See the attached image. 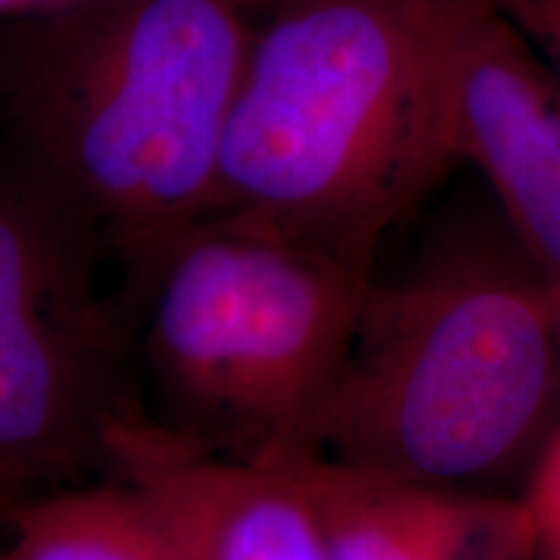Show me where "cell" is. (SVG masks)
<instances>
[{
    "instance_id": "9",
    "label": "cell",
    "mask_w": 560,
    "mask_h": 560,
    "mask_svg": "<svg viewBox=\"0 0 560 560\" xmlns=\"http://www.w3.org/2000/svg\"><path fill=\"white\" fill-rule=\"evenodd\" d=\"M3 524L11 540L0 560H190L151 501L120 478L32 493Z\"/></svg>"
},
{
    "instance_id": "13",
    "label": "cell",
    "mask_w": 560,
    "mask_h": 560,
    "mask_svg": "<svg viewBox=\"0 0 560 560\" xmlns=\"http://www.w3.org/2000/svg\"><path fill=\"white\" fill-rule=\"evenodd\" d=\"M30 3H34V0H0V16H9V13L24 9Z\"/></svg>"
},
{
    "instance_id": "10",
    "label": "cell",
    "mask_w": 560,
    "mask_h": 560,
    "mask_svg": "<svg viewBox=\"0 0 560 560\" xmlns=\"http://www.w3.org/2000/svg\"><path fill=\"white\" fill-rule=\"evenodd\" d=\"M527 39L560 91V0H490Z\"/></svg>"
},
{
    "instance_id": "15",
    "label": "cell",
    "mask_w": 560,
    "mask_h": 560,
    "mask_svg": "<svg viewBox=\"0 0 560 560\" xmlns=\"http://www.w3.org/2000/svg\"><path fill=\"white\" fill-rule=\"evenodd\" d=\"M558 312H560V299H558Z\"/></svg>"
},
{
    "instance_id": "3",
    "label": "cell",
    "mask_w": 560,
    "mask_h": 560,
    "mask_svg": "<svg viewBox=\"0 0 560 560\" xmlns=\"http://www.w3.org/2000/svg\"><path fill=\"white\" fill-rule=\"evenodd\" d=\"M558 400L550 283L511 229H454L371 278L317 439L361 470L482 490L535 452Z\"/></svg>"
},
{
    "instance_id": "6",
    "label": "cell",
    "mask_w": 560,
    "mask_h": 560,
    "mask_svg": "<svg viewBox=\"0 0 560 560\" xmlns=\"http://www.w3.org/2000/svg\"><path fill=\"white\" fill-rule=\"evenodd\" d=\"M446 109L457 161L560 299V91L490 0H444Z\"/></svg>"
},
{
    "instance_id": "12",
    "label": "cell",
    "mask_w": 560,
    "mask_h": 560,
    "mask_svg": "<svg viewBox=\"0 0 560 560\" xmlns=\"http://www.w3.org/2000/svg\"><path fill=\"white\" fill-rule=\"evenodd\" d=\"M39 486L42 482L30 472L16 470V467H0V524L19 501L32 495Z\"/></svg>"
},
{
    "instance_id": "5",
    "label": "cell",
    "mask_w": 560,
    "mask_h": 560,
    "mask_svg": "<svg viewBox=\"0 0 560 560\" xmlns=\"http://www.w3.org/2000/svg\"><path fill=\"white\" fill-rule=\"evenodd\" d=\"M107 249L42 174L0 145V467L66 482L104 467L138 408V322L102 289Z\"/></svg>"
},
{
    "instance_id": "1",
    "label": "cell",
    "mask_w": 560,
    "mask_h": 560,
    "mask_svg": "<svg viewBox=\"0 0 560 560\" xmlns=\"http://www.w3.org/2000/svg\"><path fill=\"white\" fill-rule=\"evenodd\" d=\"M242 0H79L0 24V145L91 223L132 319L215 206L252 45Z\"/></svg>"
},
{
    "instance_id": "8",
    "label": "cell",
    "mask_w": 560,
    "mask_h": 560,
    "mask_svg": "<svg viewBox=\"0 0 560 560\" xmlns=\"http://www.w3.org/2000/svg\"><path fill=\"white\" fill-rule=\"evenodd\" d=\"M332 560H532L527 503L389 478L314 454L291 465Z\"/></svg>"
},
{
    "instance_id": "14",
    "label": "cell",
    "mask_w": 560,
    "mask_h": 560,
    "mask_svg": "<svg viewBox=\"0 0 560 560\" xmlns=\"http://www.w3.org/2000/svg\"><path fill=\"white\" fill-rule=\"evenodd\" d=\"M252 3H268V0H242L244 9H247V5H252Z\"/></svg>"
},
{
    "instance_id": "7",
    "label": "cell",
    "mask_w": 560,
    "mask_h": 560,
    "mask_svg": "<svg viewBox=\"0 0 560 560\" xmlns=\"http://www.w3.org/2000/svg\"><path fill=\"white\" fill-rule=\"evenodd\" d=\"M104 467L151 501L190 560H332L291 467L202 450L140 405L109 423Z\"/></svg>"
},
{
    "instance_id": "2",
    "label": "cell",
    "mask_w": 560,
    "mask_h": 560,
    "mask_svg": "<svg viewBox=\"0 0 560 560\" xmlns=\"http://www.w3.org/2000/svg\"><path fill=\"white\" fill-rule=\"evenodd\" d=\"M454 161L441 0H283L252 37L213 213L374 272Z\"/></svg>"
},
{
    "instance_id": "11",
    "label": "cell",
    "mask_w": 560,
    "mask_h": 560,
    "mask_svg": "<svg viewBox=\"0 0 560 560\" xmlns=\"http://www.w3.org/2000/svg\"><path fill=\"white\" fill-rule=\"evenodd\" d=\"M524 503L535 520L540 548L548 550L552 560H560V429L540 454Z\"/></svg>"
},
{
    "instance_id": "4",
    "label": "cell",
    "mask_w": 560,
    "mask_h": 560,
    "mask_svg": "<svg viewBox=\"0 0 560 560\" xmlns=\"http://www.w3.org/2000/svg\"><path fill=\"white\" fill-rule=\"evenodd\" d=\"M371 278L236 215L195 223L138 314L153 418L202 450L265 467L322 454L319 418Z\"/></svg>"
}]
</instances>
